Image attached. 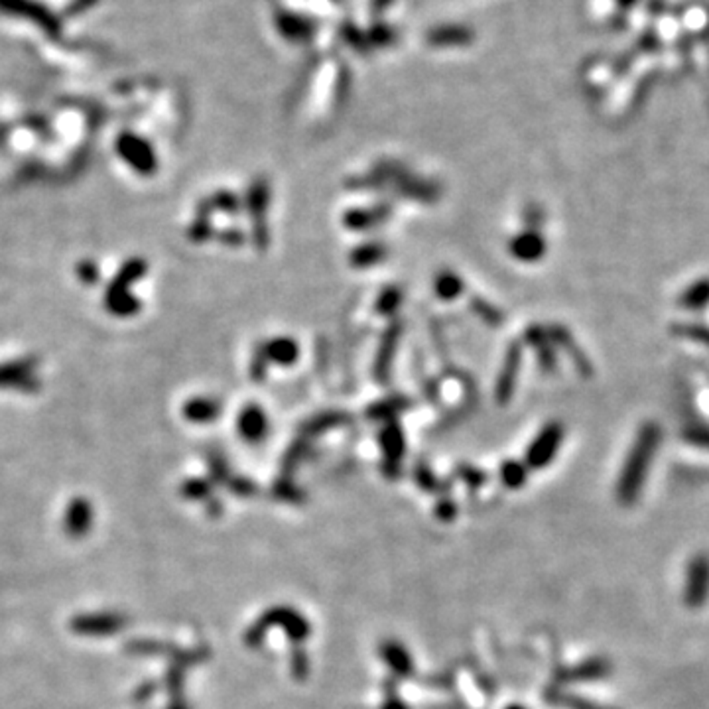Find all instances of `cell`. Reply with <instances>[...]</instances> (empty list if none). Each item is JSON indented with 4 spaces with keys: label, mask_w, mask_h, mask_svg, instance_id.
<instances>
[{
    "label": "cell",
    "mask_w": 709,
    "mask_h": 709,
    "mask_svg": "<svg viewBox=\"0 0 709 709\" xmlns=\"http://www.w3.org/2000/svg\"><path fill=\"white\" fill-rule=\"evenodd\" d=\"M709 593V560L705 555H697L692 560L688 577H686L684 599L690 607H700L705 603Z\"/></svg>",
    "instance_id": "obj_1"
},
{
    "label": "cell",
    "mask_w": 709,
    "mask_h": 709,
    "mask_svg": "<svg viewBox=\"0 0 709 709\" xmlns=\"http://www.w3.org/2000/svg\"><path fill=\"white\" fill-rule=\"evenodd\" d=\"M380 654H383L387 667L396 676H402V678H405V676H410L414 672L410 652L402 647L400 642L387 640L383 648H380Z\"/></svg>",
    "instance_id": "obj_2"
},
{
    "label": "cell",
    "mask_w": 709,
    "mask_h": 709,
    "mask_svg": "<svg viewBox=\"0 0 709 709\" xmlns=\"http://www.w3.org/2000/svg\"><path fill=\"white\" fill-rule=\"evenodd\" d=\"M555 445H558V435L552 434V432L544 434L542 438H540L536 443H534V447H532L530 453H528V462H530V465H532V467H542V465H546V463L552 460Z\"/></svg>",
    "instance_id": "obj_3"
},
{
    "label": "cell",
    "mask_w": 709,
    "mask_h": 709,
    "mask_svg": "<svg viewBox=\"0 0 709 709\" xmlns=\"http://www.w3.org/2000/svg\"><path fill=\"white\" fill-rule=\"evenodd\" d=\"M605 674H609V664L605 660H589L574 670L572 680H597L603 678Z\"/></svg>",
    "instance_id": "obj_4"
},
{
    "label": "cell",
    "mask_w": 709,
    "mask_h": 709,
    "mask_svg": "<svg viewBox=\"0 0 709 709\" xmlns=\"http://www.w3.org/2000/svg\"><path fill=\"white\" fill-rule=\"evenodd\" d=\"M503 479L510 487H517L518 483L525 481V473H522V469H518V465L510 463L503 469Z\"/></svg>",
    "instance_id": "obj_5"
},
{
    "label": "cell",
    "mask_w": 709,
    "mask_h": 709,
    "mask_svg": "<svg viewBox=\"0 0 709 709\" xmlns=\"http://www.w3.org/2000/svg\"><path fill=\"white\" fill-rule=\"evenodd\" d=\"M564 704L570 709H607V707H602V705H597L593 702L582 700V697H565Z\"/></svg>",
    "instance_id": "obj_6"
},
{
    "label": "cell",
    "mask_w": 709,
    "mask_h": 709,
    "mask_svg": "<svg viewBox=\"0 0 709 709\" xmlns=\"http://www.w3.org/2000/svg\"><path fill=\"white\" fill-rule=\"evenodd\" d=\"M385 709H406V707L402 705L398 700H395V702H388V704L385 705Z\"/></svg>",
    "instance_id": "obj_7"
},
{
    "label": "cell",
    "mask_w": 709,
    "mask_h": 709,
    "mask_svg": "<svg viewBox=\"0 0 709 709\" xmlns=\"http://www.w3.org/2000/svg\"><path fill=\"white\" fill-rule=\"evenodd\" d=\"M507 709H527L525 705H508Z\"/></svg>",
    "instance_id": "obj_8"
}]
</instances>
